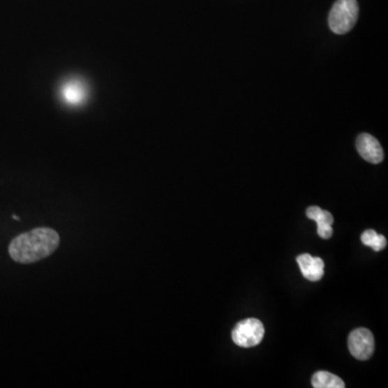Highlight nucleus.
Returning <instances> with one entry per match:
<instances>
[{
  "label": "nucleus",
  "mask_w": 388,
  "mask_h": 388,
  "mask_svg": "<svg viewBox=\"0 0 388 388\" xmlns=\"http://www.w3.org/2000/svg\"><path fill=\"white\" fill-rule=\"evenodd\" d=\"M59 233L54 229L35 227L12 239L8 251L15 262L29 264L50 257L59 248Z\"/></svg>",
  "instance_id": "nucleus-1"
},
{
  "label": "nucleus",
  "mask_w": 388,
  "mask_h": 388,
  "mask_svg": "<svg viewBox=\"0 0 388 388\" xmlns=\"http://www.w3.org/2000/svg\"><path fill=\"white\" fill-rule=\"evenodd\" d=\"M359 15L356 0H336L329 13V27L334 33L344 35L355 27Z\"/></svg>",
  "instance_id": "nucleus-2"
},
{
  "label": "nucleus",
  "mask_w": 388,
  "mask_h": 388,
  "mask_svg": "<svg viewBox=\"0 0 388 388\" xmlns=\"http://www.w3.org/2000/svg\"><path fill=\"white\" fill-rule=\"evenodd\" d=\"M264 336V326L257 318L241 320L232 331V340L239 348H249L258 345Z\"/></svg>",
  "instance_id": "nucleus-3"
},
{
  "label": "nucleus",
  "mask_w": 388,
  "mask_h": 388,
  "mask_svg": "<svg viewBox=\"0 0 388 388\" xmlns=\"http://www.w3.org/2000/svg\"><path fill=\"white\" fill-rule=\"evenodd\" d=\"M348 350L358 360H367L373 355L374 338L370 330L358 328L348 336Z\"/></svg>",
  "instance_id": "nucleus-4"
},
{
  "label": "nucleus",
  "mask_w": 388,
  "mask_h": 388,
  "mask_svg": "<svg viewBox=\"0 0 388 388\" xmlns=\"http://www.w3.org/2000/svg\"><path fill=\"white\" fill-rule=\"evenodd\" d=\"M356 147L362 159L372 164H379L383 161L384 152L379 140L373 136L364 133L360 134L356 142Z\"/></svg>",
  "instance_id": "nucleus-5"
},
{
  "label": "nucleus",
  "mask_w": 388,
  "mask_h": 388,
  "mask_svg": "<svg viewBox=\"0 0 388 388\" xmlns=\"http://www.w3.org/2000/svg\"><path fill=\"white\" fill-rule=\"evenodd\" d=\"M59 96L67 106H80L87 100L88 89L82 81L73 79L63 83L59 90Z\"/></svg>",
  "instance_id": "nucleus-6"
},
{
  "label": "nucleus",
  "mask_w": 388,
  "mask_h": 388,
  "mask_svg": "<svg viewBox=\"0 0 388 388\" xmlns=\"http://www.w3.org/2000/svg\"><path fill=\"white\" fill-rule=\"evenodd\" d=\"M297 262L300 267L301 273L306 280L318 282L324 276V263L320 257H312L308 253H303L297 257Z\"/></svg>",
  "instance_id": "nucleus-7"
},
{
  "label": "nucleus",
  "mask_w": 388,
  "mask_h": 388,
  "mask_svg": "<svg viewBox=\"0 0 388 388\" xmlns=\"http://www.w3.org/2000/svg\"><path fill=\"white\" fill-rule=\"evenodd\" d=\"M306 216L318 223V234L322 239H330L334 234L332 225H334V216L328 211H324L318 206H311L306 209Z\"/></svg>",
  "instance_id": "nucleus-8"
},
{
  "label": "nucleus",
  "mask_w": 388,
  "mask_h": 388,
  "mask_svg": "<svg viewBox=\"0 0 388 388\" xmlns=\"http://www.w3.org/2000/svg\"><path fill=\"white\" fill-rule=\"evenodd\" d=\"M312 385L315 388H344L343 380L327 371H318L313 375Z\"/></svg>",
  "instance_id": "nucleus-9"
},
{
  "label": "nucleus",
  "mask_w": 388,
  "mask_h": 388,
  "mask_svg": "<svg viewBox=\"0 0 388 388\" xmlns=\"http://www.w3.org/2000/svg\"><path fill=\"white\" fill-rule=\"evenodd\" d=\"M362 244L366 246L371 247L374 251H381L385 248L387 245L384 235L378 234L374 230H367L361 235Z\"/></svg>",
  "instance_id": "nucleus-10"
},
{
  "label": "nucleus",
  "mask_w": 388,
  "mask_h": 388,
  "mask_svg": "<svg viewBox=\"0 0 388 388\" xmlns=\"http://www.w3.org/2000/svg\"><path fill=\"white\" fill-rule=\"evenodd\" d=\"M12 217H13V219H15V221H20V217H17V216L13 215Z\"/></svg>",
  "instance_id": "nucleus-11"
}]
</instances>
